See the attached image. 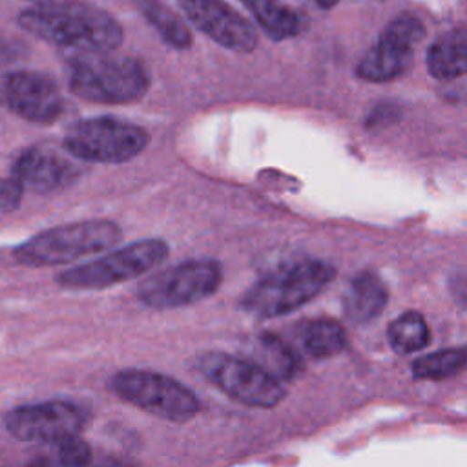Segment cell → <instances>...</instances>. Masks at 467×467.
Returning a JSON list of instances; mask_svg holds the SVG:
<instances>
[{
	"label": "cell",
	"mask_w": 467,
	"mask_h": 467,
	"mask_svg": "<svg viewBox=\"0 0 467 467\" xmlns=\"http://www.w3.org/2000/svg\"><path fill=\"white\" fill-rule=\"evenodd\" d=\"M195 368L228 398L248 407L272 409L286 396L281 381L250 359L210 352L195 361Z\"/></svg>",
	"instance_id": "ba28073f"
},
{
	"label": "cell",
	"mask_w": 467,
	"mask_h": 467,
	"mask_svg": "<svg viewBox=\"0 0 467 467\" xmlns=\"http://www.w3.org/2000/svg\"><path fill=\"white\" fill-rule=\"evenodd\" d=\"M190 22L226 49L248 53L257 46L252 24L223 0H179Z\"/></svg>",
	"instance_id": "4fadbf2b"
},
{
	"label": "cell",
	"mask_w": 467,
	"mask_h": 467,
	"mask_svg": "<svg viewBox=\"0 0 467 467\" xmlns=\"http://www.w3.org/2000/svg\"><path fill=\"white\" fill-rule=\"evenodd\" d=\"M299 339H301L305 352L316 359L336 356L347 345L345 328L337 321H332V319L308 321L303 327Z\"/></svg>",
	"instance_id": "ac0fdd59"
},
{
	"label": "cell",
	"mask_w": 467,
	"mask_h": 467,
	"mask_svg": "<svg viewBox=\"0 0 467 467\" xmlns=\"http://www.w3.org/2000/svg\"><path fill=\"white\" fill-rule=\"evenodd\" d=\"M111 390L124 401L168 421H190L199 410L197 396L177 379L140 368L120 370L109 379Z\"/></svg>",
	"instance_id": "5b68a950"
},
{
	"label": "cell",
	"mask_w": 467,
	"mask_h": 467,
	"mask_svg": "<svg viewBox=\"0 0 467 467\" xmlns=\"http://www.w3.org/2000/svg\"><path fill=\"white\" fill-rule=\"evenodd\" d=\"M150 88L146 67L131 57L111 51H84L69 55V89L91 102L130 104Z\"/></svg>",
	"instance_id": "7a4b0ae2"
},
{
	"label": "cell",
	"mask_w": 467,
	"mask_h": 467,
	"mask_svg": "<svg viewBox=\"0 0 467 467\" xmlns=\"http://www.w3.org/2000/svg\"><path fill=\"white\" fill-rule=\"evenodd\" d=\"M24 186L15 179H0V210L11 212L15 210L22 201Z\"/></svg>",
	"instance_id": "cb8c5ba5"
},
{
	"label": "cell",
	"mask_w": 467,
	"mask_h": 467,
	"mask_svg": "<svg viewBox=\"0 0 467 467\" xmlns=\"http://www.w3.org/2000/svg\"><path fill=\"white\" fill-rule=\"evenodd\" d=\"M396 117V108L394 106H378L370 115H368V126H383Z\"/></svg>",
	"instance_id": "d4e9b609"
},
{
	"label": "cell",
	"mask_w": 467,
	"mask_h": 467,
	"mask_svg": "<svg viewBox=\"0 0 467 467\" xmlns=\"http://www.w3.org/2000/svg\"><path fill=\"white\" fill-rule=\"evenodd\" d=\"M0 102L15 115L36 124L55 122L64 109V99L55 80L36 71L4 75L0 78Z\"/></svg>",
	"instance_id": "7c38bea8"
},
{
	"label": "cell",
	"mask_w": 467,
	"mask_h": 467,
	"mask_svg": "<svg viewBox=\"0 0 467 467\" xmlns=\"http://www.w3.org/2000/svg\"><path fill=\"white\" fill-rule=\"evenodd\" d=\"M18 24L69 55L113 51L122 42V27L109 13L78 0L35 4V7L20 13Z\"/></svg>",
	"instance_id": "6da1fadb"
},
{
	"label": "cell",
	"mask_w": 467,
	"mask_h": 467,
	"mask_svg": "<svg viewBox=\"0 0 467 467\" xmlns=\"http://www.w3.org/2000/svg\"><path fill=\"white\" fill-rule=\"evenodd\" d=\"M427 69L438 80H452L467 69V33L463 27L447 31L427 51Z\"/></svg>",
	"instance_id": "2e32d148"
},
{
	"label": "cell",
	"mask_w": 467,
	"mask_h": 467,
	"mask_svg": "<svg viewBox=\"0 0 467 467\" xmlns=\"http://www.w3.org/2000/svg\"><path fill=\"white\" fill-rule=\"evenodd\" d=\"M150 142L144 128L111 117L86 119L71 124L64 148L77 159L102 164H120L140 155Z\"/></svg>",
	"instance_id": "8992f818"
},
{
	"label": "cell",
	"mask_w": 467,
	"mask_h": 467,
	"mask_svg": "<svg viewBox=\"0 0 467 467\" xmlns=\"http://www.w3.org/2000/svg\"><path fill=\"white\" fill-rule=\"evenodd\" d=\"M137 5L170 46L177 49H186L192 46V33L188 26L164 4H161L159 0H137Z\"/></svg>",
	"instance_id": "ffe728a7"
},
{
	"label": "cell",
	"mask_w": 467,
	"mask_h": 467,
	"mask_svg": "<svg viewBox=\"0 0 467 467\" xmlns=\"http://www.w3.org/2000/svg\"><path fill=\"white\" fill-rule=\"evenodd\" d=\"M20 55V44L9 38H0V64L11 62Z\"/></svg>",
	"instance_id": "484cf974"
},
{
	"label": "cell",
	"mask_w": 467,
	"mask_h": 467,
	"mask_svg": "<svg viewBox=\"0 0 467 467\" xmlns=\"http://www.w3.org/2000/svg\"><path fill=\"white\" fill-rule=\"evenodd\" d=\"M26 2H33V4H44V2H49V0H26Z\"/></svg>",
	"instance_id": "83f0119b"
},
{
	"label": "cell",
	"mask_w": 467,
	"mask_h": 467,
	"mask_svg": "<svg viewBox=\"0 0 467 467\" xmlns=\"http://www.w3.org/2000/svg\"><path fill=\"white\" fill-rule=\"evenodd\" d=\"M57 463L60 465H86L91 462L89 445L78 436H69L58 441H53Z\"/></svg>",
	"instance_id": "603a6c76"
},
{
	"label": "cell",
	"mask_w": 467,
	"mask_h": 467,
	"mask_svg": "<svg viewBox=\"0 0 467 467\" xmlns=\"http://www.w3.org/2000/svg\"><path fill=\"white\" fill-rule=\"evenodd\" d=\"M425 27L410 13L392 18L378 42L365 53L356 75L367 82H390L407 73L414 62V47L421 42Z\"/></svg>",
	"instance_id": "30bf717a"
},
{
	"label": "cell",
	"mask_w": 467,
	"mask_h": 467,
	"mask_svg": "<svg viewBox=\"0 0 467 467\" xmlns=\"http://www.w3.org/2000/svg\"><path fill=\"white\" fill-rule=\"evenodd\" d=\"M389 301V288L374 272H359L348 283L343 296L345 316L352 323H368L378 317Z\"/></svg>",
	"instance_id": "9a60e30c"
},
{
	"label": "cell",
	"mask_w": 467,
	"mask_h": 467,
	"mask_svg": "<svg viewBox=\"0 0 467 467\" xmlns=\"http://www.w3.org/2000/svg\"><path fill=\"white\" fill-rule=\"evenodd\" d=\"M13 177L36 192H57L71 186L78 177V168L46 148H29L13 164Z\"/></svg>",
	"instance_id": "5bb4252c"
},
{
	"label": "cell",
	"mask_w": 467,
	"mask_h": 467,
	"mask_svg": "<svg viewBox=\"0 0 467 467\" xmlns=\"http://www.w3.org/2000/svg\"><path fill=\"white\" fill-rule=\"evenodd\" d=\"M334 274V268L319 259L306 257L283 263L244 292L241 308L265 319L290 314L327 288Z\"/></svg>",
	"instance_id": "3957f363"
},
{
	"label": "cell",
	"mask_w": 467,
	"mask_h": 467,
	"mask_svg": "<svg viewBox=\"0 0 467 467\" xmlns=\"http://www.w3.org/2000/svg\"><path fill=\"white\" fill-rule=\"evenodd\" d=\"M263 31L272 40H285L301 31V20L296 11L279 0H241Z\"/></svg>",
	"instance_id": "e0dca14e"
},
{
	"label": "cell",
	"mask_w": 467,
	"mask_h": 467,
	"mask_svg": "<svg viewBox=\"0 0 467 467\" xmlns=\"http://www.w3.org/2000/svg\"><path fill=\"white\" fill-rule=\"evenodd\" d=\"M86 425V410L69 401L24 405L5 414L7 431L22 441L53 443L69 436H78Z\"/></svg>",
	"instance_id": "8fae6325"
},
{
	"label": "cell",
	"mask_w": 467,
	"mask_h": 467,
	"mask_svg": "<svg viewBox=\"0 0 467 467\" xmlns=\"http://www.w3.org/2000/svg\"><path fill=\"white\" fill-rule=\"evenodd\" d=\"M162 239H140L95 261L73 266L57 275V283L71 290H100L139 277L168 257Z\"/></svg>",
	"instance_id": "52a82bcc"
},
{
	"label": "cell",
	"mask_w": 467,
	"mask_h": 467,
	"mask_svg": "<svg viewBox=\"0 0 467 467\" xmlns=\"http://www.w3.org/2000/svg\"><path fill=\"white\" fill-rule=\"evenodd\" d=\"M259 365L268 370L279 381L290 379L296 376L299 368V359L294 350L277 336L274 334H261L259 336Z\"/></svg>",
	"instance_id": "44dd1931"
},
{
	"label": "cell",
	"mask_w": 467,
	"mask_h": 467,
	"mask_svg": "<svg viewBox=\"0 0 467 467\" xmlns=\"http://www.w3.org/2000/svg\"><path fill=\"white\" fill-rule=\"evenodd\" d=\"M465 359L463 348H443L414 359L410 370L418 379H445L458 374L465 367Z\"/></svg>",
	"instance_id": "7402d4cb"
},
{
	"label": "cell",
	"mask_w": 467,
	"mask_h": 467,
	"mask_svg": "<svg viewBox=\"0 0 467 467\" xmlns=\"http://www.w3.org/2000/svg\"><path fill=\"white\" fill-rule=\"evenodd\" d=\"M317 5H321V7H325V9H328V7H332V5H336L339 0H314Z\"/></svg>",
	"instance_id": "4316f807"
},
{
	"label": "cell",
	"mask_w": 467,
	"mask_h": 467,
	"mask_svg": "<svg viewBox=\"0 0 467 467\" xmlns=\"http://www.w3.org/2000/svg\"><path fill=\"white\" fill-rule=\"evenodd\" d=\"M122 237L117 223L106 219L69 223L49 228L15 248V259L26 266L71 263L115 246Z\"/></svg>",
	"instance_id": "277c9868"
},
{
	"label": "cell",
	"mask_w": 467,
	"mask_h": 467,
	"mask_svg": "<svg viewBox=\"0 0 467 467\" xmlns=\"http://www.w3.org/2000/svg\"><path fill=\"white\" fill-rule=\"evenodd\" d=\"M223 272L215 261H184L146 277L139 288V299L151 308H177L199 303L215 294Z\"/></svg>",
	"instance_id": "9c48e42d"
},
{
	"label": "cell",
	"mask_w": 467,
	"mask_h": 467,
	"mask_svg": "<svg viewBox=\"0 0 467 467\" xmlns=\"http://www.w3.org/2000/svg\"><path fill=\"white\" fill-rule=\"evenodd\" d=\"M387 339L396 352L410 354L429 345L431 332L425 317L420 312L407 310L389 325Z\"/></svg>",
	"instance_id": "d6986e66"
}]
</instances>
